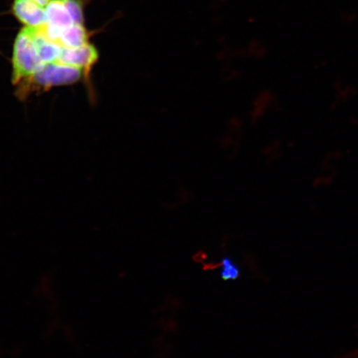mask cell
I'll list each match as a JSON object with an SVG mask.
<instances>
[{
	"mask_svg": "<svg viewBox=\"0 0 358 358\" xmlns=\"http://www.w3.org/2000/svg\"><path fill=\"white\" fill-rule=\"evenodd\" d=\"M241 275L240 267L230 257L222 259L221 277L224 280H234Z\"/></svg>",
	"mask_w": 358,
	"mask_h": 358,
	"instance_id": "cell-4",
	"label": "cell"
},
{
	"mask_svg": "<svg viewBox=\"0 0 358 358\" xmlns=\"http://www.w3.org/2000/svg\"><path fill=\"white\" fill-rule=\"evenodd\" d=\"M46 24L61 33L69 27L75 24L73 17L67 8L64 0H49L45 6Z\"/></svg>",
	"mask_w": 358,
	"mask_h": 358,
	"instance_id": "cell-2",
	"label": "cell"
},
{
	"mask_svg": "<svg viewBox=\"0 0 358 358\" xmlns=\"http://www.w3.org/2000/svg\"><path fill=\"white\" fill-rule=\"evenodd\" d=\"M90 33L84 24H75L61 31L57 43L64 48H76L90 42Z\"/></svg>",
	"mask_w": 358,
	"mask_h": 358,
	"instance_id": "cell-3",
	"label": "cell"
},
{
	"mask_svg": "<svg viewBox=\"0 0 358 358\" xmlns=\"http://www.w3.org/2000/svg\"><path fill=\"white\" fill-rule=\"evenodd\" d=\"M36 1L38 2L39 3H41L43 6H46L49 0H36Z\"/></svg>",
	"mask_w": 358,
	"mask_h": 358,
	"instance_id": "cell-6",
	"label": "cell"
},
{
	"mask_svg": "<svg viewBox=\"0 0 358 358\" xmlns=\"http://www.w3.org/2000/svg\"><path fill=\"white\" fill-rule=\"evenodd\" d=\"M67 8L75 24H84V11L83 0H64Z\"/></svg>",
	"mask_w": 358,
	"mask_h": 358,
	"instance_id": "cell-5",
	"label": "cell"
},
{
	"mask_svg": "<svg viewBox=\"0 0 358 358\" xmlns=\"http://www.w3.org/2000/svg\"><path fill=\"white\" fill-rule=\"evenodd\" d=\"M12 10L13 15L24 27L38 28L46 24L45 6L36 0H15Z\"/></svg>",
	"mask_w": 358,
	"mask_h": 358,
	"instance_id": "cell-1",
	"label": "cell"
}]
</instances>
